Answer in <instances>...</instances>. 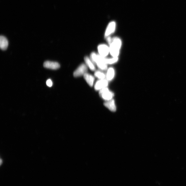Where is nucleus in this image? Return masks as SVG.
<instances>
[{
    "instance_id": "nucleus-11",
    "label": "nucleus",
    "mask_w": 186,
    "mask_h": 186,
    "mask_svg": "<svg viewBox=\"0 0 186 186\" xmlns=\"http://www.w3.org/2000/svg\"><path fill=\"white\" fill-rule=\"evenodd\" d=\"M8 45V41L5 37L1 36L0 37V47L2 50H6Z\"/></svg>"
},
{
    "instance_id": "nucleus-16",
    "label": "nucleus",
    "mask_w": 186,
    "mask_h": 186,
    "mask_svg": "<svg viewBox=\"0 0 186 186\" xmlns=\"http://www.w3.org/2000/svg\"><path fill=\"white\" fill-rule=\"evenodd\" d=\"M46 85H47L49 87H51L53 85L52 82L51 80L48 79L46 81Z\"/></svg>"
},
{
    "instance_id": "nucleus-14",
    "label": "nucleus",
    "mask_w": 186,
    "mask_h": 186,
    "mask_svg": "<svg viewBox=\"0 0 186 186\" xmlns=\"http://www.w3.org/2000/svg\"><path fill=\"white\" fill-rule=\"evenodd\" d=\"M119 60L118 57H113L112 58H105V63L107 65H112V64L116 63Z\"/></svg>"
},
{
    "instance_id": "nucleus-10",
    "label": "nucleus",
    "mask_w": 186,
    "mask_h": 186,
    "mask_svg": "<svg viewBox=\"0 0 186 186\" xmlns=\"http://www.w3.org/2000/svg\"><path fill=\"white\" fill-rule=\"evenodd\" d=\"M83 76L86 82L91 87H92L94 85V83L95 80L94 77L87 73H86Z\"/></svg>"
},
{
    "instance_id": "nucleus-5",
    "label": "nucleus",
    "mask_w": 186,
    "mask_h": 186,
    "mask_svg": "<svg viewBox=\"0 0 186 186\" xmlns=\"http://www.w3.org/2000/svg\"><path fill=\"white\" fill-rule=\"evenodd\" d=\"M98 50L99 55L102 57L106 58L110 53V48L106 44H100L98 46Z\"/></svg>"
},
{
    "instance_id": "nucleus-15",
    "label": "nucleus",
    "mask_w": 186,
    "mask_h": 186,
    "mask_svg": "<svg viewBox=\"0 0 186 186\" xmlns=\"http://www.w3.org/2000/svg\"><path fill=\"white\" fill-rule=\"evenodd\" d=\"M94 76L100 80L105 79L106 78V75L103 72L99 71H97L94 73Z\"/></svg>"
},
{
    "instance_id": "nucleus-3",
    "label": "nucleus",
    "mask_w": 186,
    "mask_h": 186,
    "mask_svg": "<svg viewBox=\"0 0 186 186\" xmlns=\"http://www.w3.org/2000/svg\"><path fill=\"white\" fill-rule=\"evenodd\" d=\"M99 94L100 96L106 101L113 99L114 96V93L110 91L107 87L99 90Z\"/></svg>"
},
{
    "instance_id": "nucleus-1",
    "label": "nucleus",
    "mask_w": 186,
    "mask_h": 186,
    "mask_svg": "<svg viewBox=\"0 0 186 186\" xmlns=\"http://www.w3.org/2000/svg\"><path fill=\"white\" fill-rule=\"evenodd\" d=\"M122 41L120 38L115 37L112 38L111 43L109 45L110 53L113 57H118L121 47Z\"/></svg>"
},
{
    "instance_id": "nucleus-8",
    "label": "nucleus",
    "mask_w": 186,
    "mask_h": 186,
    "mask_svg": "<svg viewBox=\"0 0 186 186\" xmlns=\"http://www.w3.org/2000/svg\"><path fill=\"white\" fill-rule=\"evenodd\" d=\"M44 67L52 70H56L60 67V65L57 62L46 61L44 63Z\"/></svg>"
},
{
    "instance_id": "nucleus-2",
    "label": "nucleus",
    "mask_w": 186,
    "mask_h": 186,
    "mask_svg": "<svg viewBox=\"0 0 186 186\" xmlns=\"http://www.w3.org/2000/svg\"><path fill=\"white\" fill-rule=\"evenodd\" d=\"M91 59L94 63H96L98 67L102 70L106 71L107 69L108 65L105 63V58L99 55H97L94 52L91 54Z\"/></svg>"
},
{
    "instance_id": "nucleus-6",
    "label": "nucleus",
    "mask_w": 186,
    "mask_h": 186,
    "mask_svg": "<svg viewBox=\"0 0 186 186\" xmlns=\"http://www.w3.org/2000/svg\"><path fill=\"white\" fill-rule=\"evenodd\" d=\"M108 81L106 79L100 80L95 84L94 88L96 90H100L103 89L107 87Z\"/></svg>"
},
{
    "instance_id": "nucleus-13",
    "label": "nucleus",
    "mask_w": 186,
    "mask_h": 186,
    "mask_svg": "<svg viewBox=\"0 0 186 186\" xmlns=\"http://www.w3.org/2000/svg\"><path fill=\"white\" fill-rule=\"evenodd\" d=\"M84 60H85L86 65L92 71H94L96 70V67H95L94 63L92 61V60L90 59L89 58L86 56L84 58Z\"/></svg>"
},
{
    "instance_id": "nucleus-4",
    "label": "nucleus",
    "mask_w": 186,
    "mask_h": 186,
    "mask_svg": "<svg viewBox=\"0 0 186 186\" xmlns=\"http://www.w3.org/2000/svg\"><path fill=\"white\" fill-rule=\"evenodd\" d=\"M88 68L87 66L85 64L82 63L80 65L77 69L75 71L73 74L75 77H78L83 76L86 73H87Z\"/></svg>"
},
{
    "instance_id": "nucleus-12",
    "label": "nucleus",
    "mask_w": 186,
    "mask_h": 186,
    "mask_svg": "<svg viewBox=\"0 0 186 186\" xmlns=\"http://www.w3.org/2000/svg\"><path fill=\"white\" fill-rule=\"evenodd\" d=\"M115 76V70L114 68L111 67L108 69L106 75V79L110 81L114 78Z\"/></svg>"
},
{
    "instance_id": "nucleus-7",
    "label": "nucleus",
    "mask_w": 186,
    "mask_h": 186,
    "mask_svg": "<svg viewBox=\"0 0 186 186\" xmlns=\"http://www.w3.org/2000/svg\"><path fill=\"white\" fill-rule=\"evenodd\" d=\"M116 29V24L114 21L111 22L108 26L105 32V37L107 38L110 36L115 32Z\"/></svg>"
},
{
    "instance_id": "nucleus-9",
    "label": "nucleus",
    "mask_w": 186,
    "mask_h": 186,
    "mask_svg": "<svg viewBox=\"0 0 186 186\" xmlns=\"http://www.w3.org/2000/svg\"><path fill=\"white\" fill-rule=\"evenodd\" d=\"M106 107L112 112L116 111V107L115 105V101L113 99L107 101L104 104Z\"/></svg>"
}]
</instances>
